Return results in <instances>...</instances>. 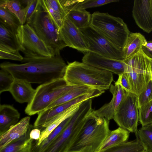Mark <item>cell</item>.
Segmentation results:
<instances>
[{
  "label": "cell",
  "instance_id": "cell-1",
  "mask_svg": "<svg viewBox=\"0 0 152 152\" xmlns=\"http://www.w3.org/2000/svg\"><path fill=\"white\" fill-rule=\"evenodd\" d=\"M21 62V64L4 62L0 64V67L15 79L41 84L64 78L67 66L60 55L23 59Z\"/></svg>",
  "mask_w": 152,
  "mask_h": 152
},
{
  "label": "cell",
  "instance_id": "cell-2",
  "mask_svg": "<svg viewBox=\"0 0 152 152\" xmlns=\"http://www.w3.org/2000/svg\"><path fill=\"white\" fill-rule=\"evenodd\" d=\"M113 73L77 61L69 63L64 77L70 86H87L105 91L110 88L113 80Z\"/></svg>",
  "mask_w": 152,
  "mask_h": 152
},
{
  "label": "cell",
  "instance_id": "cell-3",
  "mask_svg": "<svg viewBox=\"0 0 152 152\" xmlns=\"http://www.w3.org/2000/svg\"><path fill=\"white\" fill-rule=\"evenodd\" d=\"M109 123L105 118L95 115L93 111L86 118L68 152L98 151L110 131Z\"/></svg>",
  "mask_w": 152,
  "mask_h": 152
},
{
  "label": "cell",
  "instance_id": "cell-4",
  "mask_svg": "<svg viewBox=\"0 0 152 152\" xmlns=\"http://www.w3.org/2000/svg\"><path fill=\"white\" fill-rule=\"evenodd\" d=\"M26 23L45 44L53 56L60 55L61 51L66 47L60 37L59 29L42 6L40 0Z\"/></svg>",
  "mask_w": 152,
  "mask_h": 152
},
{
  "label": "cell",
  "instance_id": "cell-5",
  "mask_svg": "<svg viewBox=\"0 0 152 152\" xmlns=\"http://www.w3.org/2000/svg\"><path fill=\"white\" fill-rule=\"evenodd\" d=\"M152 58L144 52L142 48L133 56L124 60L126 66L124 73L126 76L131 92L138 96L152 80Z\"/></svg>",
  "mask_w": 152,
  "mask_h": 152
},
{
  "label": "cell",
  "instance_id": "cell-6",
  "mask_svg": "<svg viewBox=\"0 0 152 152\" xmlns=\"http://www.w3.org/2000/svg\"><path fill=\"white\" fill-rule=\"evenodd\" d=\"M90 25L122 50L130 32L122 19L107 13L96 12L93 13Z\"/></svg>",
  "mask_w": 152,
  "mask_h": 152
},
{
  "label": "cell",
  "instance_id": "cell-7",
  "mask_svg": "<svg viewBox=\"0 0 152 152\" xmlns=\"http://www.w3.org/2000/svg\"><path fill=\"white\" fill-rule=\"evenodd\" d=\"M76 86L68 85L64 78L40 84L37 88L33 98L26 107L25 113L30 116L39 114Z\"/></svg>",
  "mask_w": 152,
  "mask_h": 152
},
{
  "label": "cell",
  "instance_id": "cell-8",
  "mask_svg": "<svg viewBox=\"0 0 152 152\" xmlns=\"http://www.w3.org/2000/svg\"><path fill=\"white\" fill-rule=\"evenodd\" d=\"M91 112L88 107L80 105L63 131L42 152H67Z\"/></svg>",
  "mask_w": 152,
  "mask_h": 152
},
{
  "label": "cell",
  "instance_id": "cell-9",
  "mask_svg": "<svg viewBox=\"0 0 152 152\" xmlns=\"http://www.w3.org/2000/svg\"><path fill=\"white\" fill-rule=\"evenodd\" d=\"M16 36L19 50L24 55L23 60L53 56L45 44L27 23L19 27Z\"/></svg>",
  "mask_w": 152,
  "mask_h": 152
},
{
  "label": "cell",
  "instance_id": "cell-10",
  "mask_svg": "<svg viewBox=\"0 0 152 152\" xmlns=\"http://www.w3.org/2000/svg\"><path fill=\"white\" fill-rule=\"evenodd\" d=\"M113 119L120 127L136 134L139 121L138 96L126 92Z\"/></svg>",
  "mask_w": 152,
  "mask_h": 152
},
{
  "label": "cell",
  "instance_id": "cell-11",
  "mask_svg": "<svg viewBox=\"0 0 152 152\" xmlns=\"http://www.w3.org/2000/svg\"><path fill=\"white\" fill-rule=\"evenodd\" d=\"M88 46V52L118 60H124L122 50L114 45L90 25L80 29Z\"/></svg>",
  "mask_w": 152,
  "mask_h": 152
},
{
  "label": "cell",
  "instance_id": "cell-12",
  "mask_svg": "<svg viewBox=\"0 0 152 152\" xmlns=\"http://www.w3.org/2000/svg\"><path fill=\"white\" fill-rule=\"evenodd\" d=\"M58 33L61 40L66 47L85 53L88 52V45L80 29L75 26L66 16Z\"/></svg>",
  "mask_w": 152,
  "mask_h": 152
},
{
  "label": "cell",
  "instance_id": "cell-13",
  "mask_svg": "<svg viewBox=\"0 0 152 152\" xmlns=\"http://www.w3.org/2000/svg\"><path fill=\"white\" fill-rule=\"evenodd\" d=\"M82 61L99 69L118 75L124 73L126 66L124 60L113 59L90 52L85 54Z\"/></svg>",
  "mask_w": 152,
  "mask_h": 152
},
{
  "label": "cell",
  "instance_id": "cell-14",
  "mask_svg": "<svg viewBox=\"0 0 152 152\" xmlns=\"http://www.w3.org/2000/svg\"><path fill=\"white\" fill-rule=\"evenodd\" d=\"M94 97L93 94L91 92L68 102L43 111L38 114V116L34 123V128H40L45 123L70 108Z\"/></svg>",
  "mask_w": 152,
  "mask_h": 152
},
{
  "label": "cell",
  "instance_id": "cell-15",
  "mask_svg": "<svg viewBox=\"0 0 152 152\" xmlns=\"http://www.w3.org/2000/svg\"><path fill=\"white\" fill-rule=\"evenodd\" d=\"M132 13L138 26L149 33L152 31V13L150 0H135L134 1Z\"/></svg>",
  "mask_w": 152,
  "mask_h": 152
},
{
  "label": "cell",
  "instance_id": "cell-16",
  "mask_svg": "<svg viewBox=\"0 0 152 152\" xmlns=\"http://www.w3.org/2000/svg\"><path fill=\"white\" fill-rule=\"evenodd\" d=\"M110 91L113 96L110 101L99 109L93 110L97 116L105 118L108 121L113 119L115 113L123 99L126 92L119 85H111Z\"/></svg>",
  "mask_w": 152,
  "mask_h": 152
},
{
  "label": "cell",
  "instance_id": "cell-17",
  "mask_svg": "<svg viewBox=\"0 0 152 152\" xmlns=\"http://www.w3.org/2000/svg\"><path fill=\"white\" fill-rule=\"evenodd\" d=\"M9 91L18 102L28 103L33 98L36 89L32 88L31 83L15 79Z\"/></svg>",
  "mask_w": 152,
  "mask_h": 152
},
{
  "label": "cell",
  "instance_id": "cell-18",
  "mask_svg": "<svg viewBox=\"0 0 152 152\" xmlns=\"http://www.w3.org/2000/svg\"><path fill=\"white\" fill-rule=\"evenodd\" d=\"M81 103L73 106L58 115L42 126L40 128H45L41 132L40 139L38 141L33 140L32 147L39 145L60 124L75 112Z\"/></svg>",
  "mask_w": 152,
  "mask_h": 152
},
{
  "label": "cell",
  "instance_id": "cell-19",
  "mask_svg": "<svg viewBox=\"0 0 152 152\" xmlns=\"http://www.w3.org/2000/svg\"><path fill=\"white\" fill-rule=\"evenodd\" d=\"M30 117L27 116L21 119L16 124L0 135V150L13 141L23 135L30 125Z\"/></svg>",
  "mask_w": 152,
  "mask_h": 152
},
{
  "label": "cell",
  "instance_id": "cell-20",
  "mask_svg": "<svg viewBox=\"0 0 152 152\" xmlns=\"http://www.w3.org/2000/svg\"><path fill=\"white\" fill-rule=\"evenodd\" d=\"M20 114L18 110L10 105H0V135L16 124Z\"/></svg>",
  "mask_w": 152,
  "mask_h": 152
},
{
  "label": "cell",
  "instance_id": "cell-21",
  "mask_svg": "<svg viewBox=\"0 0 152 152\" xmlns=\"http://www.w3.org/2000/svg\"><path fill=\"white\" fill-rule=\"evenodd\" d=\"M42 6L59 29L62 26L66 13L59 0H40Z\"/></svg>",
  "mask_w": 152,
  "mask_h": 152
},
{
  "label": "cell",
  "instance_id": "cell-22",
  "mask_svg": "<svg viewBox=\"0 0 152 152\" xmlns=\"http://www.w3.org/2000/svg\"><path fill=\"white\" fill-rule=\"evenodd\" d=\"M147 42L144 37L140 33L130 32L122 49L124 59L129 58L138 52Z\"/></svg>",
  "mask_w": 152,
  "mask_h": 152
},
{
  "label": "cell",
  "instance_id": "cell-23",
  "mask_svg": "<svg viewBox=\"0 0 152 152\" xmlns=\"http://www.w3.org/2000/svg\"><path fill=\"white\" fill-rule=\"evenodd\" d=\"M118 1V0H59L65 12L72 10H86Z\"/></svg>",
  "mask_w": 152,
  "mask_h": 152
},
{
  "label": "cell",
  "instance_id": "cell-24",
  "mask_svg": "<svg viewBox=\"0 0 152 152\" xmlns=\"http://www.w3.org/2000/svg\"><path fill=\"white\" fill-rule=\"evenodd\" d=\"M33 127L30 125L23 135L10 142L0 150V152H31L33 140L30 138L29 134Z\"/></svg>",
  "mask_w": 152,
  "mask_h": 152
},
{
  "label": "cell",
  "instance_id": "cell-25",
  "mask_svg": "<svg viewBox=\"0 0 152 152\" xmlns=\"http://www.w3.org/2000/svg\"><path fill=\"white\" fill-rule=\"evenodd\" d=\"M95 89H96L87 86H77L59 97L46 110L68 102L80 96L89 93Z\"/></svg>",
  "mask_w": 152,
  "mask_h": 152
},
{
  "label": "cell",
  "instance_id": "cell-26",
  "mask_svg": "<svg viewBox=\"0 0 152 152\" xmlns=\"http://www.w3.org/2000/svg\"><path fill=\"white\" fill-rule=\"evenodd\" d=\"M129 133L120 127L114 130L110 131L99 151L126 142L129 138Z\"/></svg>",
  "mask_w": 152,
  "mask_h": 152
},
{
  "label": "cell",
  "instance_id": "cell-27",
  "mask_svg": "<svg viewBox=\"0 0 152 152\" xmlns=\"http://www.w3.org/2000/svg\"><path fill=\"white\" fill-rule=\"evenodd\" d=\"M65 12L69 20L79 28L90 25L91 15L86 10H72Z\"/></svg>",
  "mask_w": 152,
  "mask_h": 152
},
{
  "label": "cell",
  "instance_id": "cell-28",
  "mask_svg": "<svg viewBox=\"0 0 152 152\" xmlns=\"http://www.w3.org/2000/svg\"><path fill=\"white\" fill-rule=\"evenodd\" d=\"M96 152H145V149L137 138Z\"/></svg>",
  "mask_w": 152,
  "mask_h": 152
},
{
  "label": "cell",
  "instance_id": "cell-29",
  "mask_svg": "<svg viewBox=\"0 0 152 152\" xmlns=\"http://www.w3.org/2000/svg\"><path fill=\"white\" fill-rule=\"evenodd\" d=\"M72 115L68 117L63 121L42 141L39 145L35 146H32L31 152H42L44 150L66 126L71 120Z\"/></svg>",
  "mask_w": 152,
  "mask_h": 152
},
{
  "label": "cell",
  "instance_id": "cell-30",
  "mask_svg": "<svg viewBox=\"0 0 152 152\" xmlns=\"http://www.w3.org/2000/svg\"><path fill=\"white\" fill-rule=\"evenodd\" d=\"M0 7L7 8L18 18L21 25L25 24L24 7L19 0H0Z\"/></svg>",
  "mask_w": 152,
  "mask_h": 152
},
{
  "label": "cell",
  "instance_id": "cell-31",
  "mask_svg": "<svg viewBox=\"0 0 152 152\" xmlns=\"http://www.w3.org/2000/svg\"><path fill=\"white\" fill-rule=\"evenodd\" d=\"M0 43L19 50L16 34L9 28L1 22H0Z\"/></svg>",
  "mask_w": 152,
  "mask_h": 152
},
{
  "label": "cell",
  "instance_id": "cell-32",
  "mask_svg": "<svg viewBox=\"0 0 152 152\" xmlns=\"http://www.w3.org/2000/svg\"><path fill=\"white\" fill-rule=\"evenodd\" d=\"M136 135L143 146L145 152H152V123L142 126Z\"/></svg>",
  "mask_w": 152,
  "mask_h": 152
},
{
  "label": "cell",
  "instance_id": "cell-33",
  "mask_svg": "<svg viewBox=\"0 0 152 152\" xmlns=\"http://www.w3.org/2000/svg\"><path fill=\"white\" fill-rule=\"evenodd\" d=\"M0 22L8 27L15 34L21 25L17 17L7 8L0 7Z\"/></svg>",
  "mask_w": 152,
  "mask_h": 152
},
{
  "label": "cell",
  "instance_id": "cell-34",
  "mask_svg": "<svg viewBox=\"0 0 152 152\" xmlns=\"http://www.w3.org/2000/svg\"><path fill=\"white\" fill-rule=\"evenodd\" d=\"M20 51L11 47L0 43V58L16 61H22L23 57Z\"/></svg>",
  "mask_w": 152,
  "mask_h": 152
},
{
  "label": "cell",
  "instance_id": "cell-35",
  "mask_svg": "<svg viewBox=\"0 0 152 152\" xmlns=\"http://www.w3.org/2000/svg\"><path fill=\"white\" fill-rule=\"evenodd\" d=\"M139 110V121L142 126L152 123V100L144 104Z\"/></svg>",
  "mask_w": 152,
  "mask_h": 152
},
{
  "label": "cell",
  "instance_id": "cell-36",
  "mask_svg": "<svg viewBox=\"0 0 152 152\" xmlns=\"http://www.w3.org/2000/svg\"><path fill=\"white\" fill-rule=\"evenodd\" d=\"M15 78L7 70L1 69L0 70V94L9 91Z\"/></svg>",
  "mask_w": 152,
  "mask_h": 152
},
{
  "label": "cell",
  "instance_id": "cell-37",
  "mask_svg": "<svg viewBox=\"0 0 152 152\" xmlns=\"http://www.w3.org/2000/svg\"><path fill=\"white\" fill-rule=\"evenodd\" d=\"M152 100V80L149 81L146 88L138 96V107Z\"/></svg>",
  "mask_w": 152,
  "mask_h": 152
},
{
  "label": "cell",
  "instance_id": "cell-38",
  "mask_svg": "<svg viewBox=\"0 0 152 152\" xmlns=\"http://www.w3.org/2000/svg\"><path fill=\"white\" fill-rule=\"evenodd\" d=\"M39 0H21L22 4L26 5L24 7L25 24L32 16L37 7Z\"/></svg>",
  "mask_w": 152,
  "mask_h": 152
},
{
  "label": "cell",
  "instance_id": "cell-39",
  "mask_svg": "<svg viewBox=\"0 0 152 152\" xmlns=\"http://www.w3.org/2000/svg\"><path fill=\"white\" fill-rule=\"evenodd\" d=\"M117 80L115 83V85H119L126 92H131V88L129 81L124 73L119 75Z\"/></svg>",
  "mask_w": 152,
  "mask_h": 152
},
{
  "label": "cell",
  "instance_id": "cell-40",
  "mask_svg": "<svg viewBox=\"0 0 152 152\" xmlns=\"http://www.w3.org/2000/svg\"><path fill=\"white\" fill-rule=\"evenodd\" d=\"M41 132L40 129L38 128L32 129L30 133V138L34 140H38L40 137Z\"/></svg>",
  "mask_w": 152,
  "mask_h": 152
},
{
  "label": "cell",
  "instance_id": "cell-41",
  "mask_svg": "<svg viewBox=\"0 0 152 152\" xmlns=\"http://www.w3.org/2000/svg\"><path fill=\"white\" fill-rule=\"evenodd\" d=\"M142 48L146 49L147 50L152 53V41L147 42L144 45Z\"/></svg>",
  "mask_w": 152,
  "mask_h": 152
},
{
  "label": "cell",
  "instance_id": "cell-42",
  "mask_svg": "<svg viewBox=\"0 0 152 152\" xmlns=\"http://www.w3.org/2000/svg\"><path fill=\"white\" fill-rule=\"evenodd\" d=\"M150 7L152 13V0H150Z\"/></svg>",
  "mask_w": 152,
  "mask_h": 152
},
{
  "label": "cell",
  "instance_id": "cell-43",
  "mask_svg": "<svg viewBox=\"0 0 152 152\" xmlns=\"http://www.w3.org/2000/svg\"><path fill=\"white\" fill-rule=\"evenodd\" d=\"M151 73H152V60H151Z\"/></svg>",
  "mask_w": 152,
  "mask_h": 152
},
{
  "label": "cell",
  "instance_id": "cell-44",
  "mask_svg": "<svg viewBox=\"0 0 152 152\" xmlns=\"http://www.w3.org/2000/svg\"><path fill=\"white\" fill-rule=\"evenodd\" d=\"M67 152H77V151H68Z\"/></svg>",
  "mask_w": 152,
  "mask_h": 152
}]
</instances>
